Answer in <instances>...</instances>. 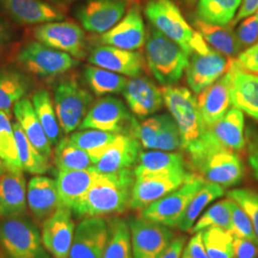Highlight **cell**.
<instances>
[{
  "label": "cell",
  "mask_w": 258,
  "mask_h": 258,
  "mask_svg": "<svg viewBox=\"0 0 258 258\" xmlns=\"http://www.w3.org/2000/svg\"><path fill=\"white\" fill-rule=\"evenodd\" d=\"M134 183L135 174L130 168L114 173H100L88 191L75 204L72 212L79 218L125 212L130 208Z\"/></svg>",
  "instance_id": "obj_1"
},
{
  "label": "cell",
  "mask_w": 258,
  "mask_h": 258,
  "mask_svg": "<svg viewBox=\"0 0 258 258\" xmlns=\"http://www.w3.org/2000/svg\"><path fill=\"white\" fill-rule=\"evenodd\" d=\"M163 99L180 130L182 148L192 157L203 149L212 137L204 121L197 99L187 88L165 86Z\"/></svg>",
  "instance_id": "obj_2"
},
{
  "label": "cell",
  "mask_w": 258,
  "mask_h": 258,
  "mask_svg": "<svg viewBox=\"0 0 258 258\" xmlns=\"http://www.w3.org/2000/svg\"><path fill=\"white\" fill-rule=\"evenodd\" d=\"M146 54L152 74L165 86L178 83L189 63V55L153 26L149 28Z\"/></svg>",
  "instance_id": "obj_3"
},
{
  "label": "cell",
  "mask_w": 258,
  "mask_h": 258,
  "mask_svg": "<svg viewBox=\"0 0 258 258\" xmlns=\"http://www.w3.org/2000/svg\"><path fill=\"white\" fill-rule=\"evenodd\" d=\"M189 159L206 181L224 188L239 184L244 175V166L236 152L224 148L215 138Z\"/></svg>",
  "instance_id": "obj_4"
},
{
  "label": "cell",
  "mask_w": 258,
  "mask_h": 258,
  "mask_svg": "<svg viewBox=\"0 0 258 258\" xmlns=\"http://www.w3.org/2000/svg\"><path fill=\"white\" fill-rule=\"evenodd\" d=\"M0 246L8 258H52L36 222L26 215L1 219Z\"/></svg>",
  "instance_id": "obj_5"
},
{
  "label": "cell",
  "mask_w": 258,
  "mask_h": 258,
  "mask_svg": "<svg viewBox=\"0 0 258 258\" xmlns=\"http://www.w3.org/2000/svg\"><path fill=\"white\" fill-rule=\"evenodd\" d=\"M207 182L202 176L191 174L180 187L143 210L140 216L168 228L178 227L194 195Z\"/></svg>",
  "instance_id": "obj_6"
},
{
  "label": "cell",
  "mask_w": 258,
  "mask_h": 258,
  "mask_svg": "<svg viewBox=\"0 0 258 258\" xmlns=\"http://www.w3.org/2000/svg\"><path fill=\"white\" fill-rule=\"evenodd\" d=\"M54 101L60 127L65 134H68L80 127L91 108L93 97L76 80L67 79L55 86Z\"/></svg>",
  "instance_id": "obj_7"
},
{
  "label": "cell",
  "mask_w": 258,
  "mask_h": 258,
  "mask_svg": "<svg viewBox=\"0 0 258 258\" xmlns=\"http://www.w3.org/2000/svg\"><path fill=\"white\" fill-rule=\"evenodd\" d=\"M145 14L153 27L176 42L187 55H191L190 44L195 31L188 25L173 1L149 0Z\"/></svg>",
  "instance_id": "obj_8"
},
{
  "label": "cell",
  "mask_w": 258,
  "mask_h": 258,
  "mask_svg": "<svg viewBox=\"0 0 258 258\" xmlns=\"http://www.w3.org/2000/svg\"><path fill=\"white\" fill-rule=\"evenodd\" d=\"M138 123L120 99L108 96L93 104L79 128L98 129L134 136Z\"/></svg>",
  "instance_id": "obj_9"
},
{
  "label": "cell",
  "mask_w": 258,
  "mask_h": 258,
  "mask_svg": "<svg viewBox=\"0 0 258 258\" xmlns=\"http://www.w3.org/2000/svg\"><path fill=\"white\" fill-rule=\"evenodd\" d=\"M17 59L26 71L39 77L63 74L79 64V60L73 55L37 41H30L22 47Z\"/></svg>",
  "instance_id": "obj_10"
},
{
  "label": "cell",
  "mask_w": 258,
  "mask_h": 258,
  "mask_svg": "<svg viewBox=\"0 0 258 258\" xmlns=\"http://www.w3.org/2000/svg\"><path fill=\"white\" fill-rule=\"evenodd\" d=\"M134 258H158L174 239L168 227L142 216L127 220Z\"/></svg>",
  "instance_id": "obj_11"
},
{
  "label": "cell",
  "mask_w": 258,
  "mask_h": 258,
  "mask_svg": "<svg viewBox=\"0 0 258 258\" xmlns=\"http://www.w3.org/2000/svg\"><path fill=\"white\" fill-rule=\"evenodd\" d=\"M34 37L44 45L83 58L86 55L85 34L78 24L55 21L40 24L34 29Z\"/></svg>",
  "instance_id": "obj_12"
},
{
  "label": "cell",
  "mask_w": 258,
  "mask_h": 258,
  "mask_svg": "<svg viewBox=\"0 0 258 258\" xmlns=\"http://www.w3.org/2000/svg\"><path fill=\"white\" fill-rule=\"evenodd\" d=\"M191 174L185 170L135 178L130 208L142 212L157 200L180 187Z\"/></svg>",
  "instance_id": "obj_13"
},
{
  "label": "cell",
  "mask_w": 258,
  "mask_h": 258,
  "mask_svg": "<svg viewBox=\"0 0 258 258\" xmlns=\"http://www.w3.org/2000/svg\"><path fill=\"white\" fill-rule=\"evenodd\" d=\"M71 209L58 207L41 223V239L54 258H68L74 238L75 222Z\"/></svg>",
  "instance_id": "obj_14"
},
{
  "label": "cell",
  "mask_w": 258,
  "mask_h": 258,
  "mask_svg": "<svg viewBox=\"0 0 258 258\" xmlns=\"http://www.w3.org/2000/svg\"><path fill=\"white\" fill-rule=\"evenodd\" d=\"M128 5L129 0H86L76 16L85 30L103 34L120 22Z\"/></svg>",
  "instance_id": "obj_15"
},
{
  "label": "cell",
  "mask_w": 258,
  "mask_h": 258,
  "mask_svg": "<svg viewBox=\"0 0 258 258\" xmlns=\"http://www.w3.org/2000/svg\"><path fill=\"white\" fill-rule=\"evenodd\" d=\"M108 237L109 226L105 219L83 218L75 230L68 258H102Z\"/></svg>",
  "instance_id": "obj_16"
},
{
  "label": "cell",
  "mask_w": 258,
  "mask_h": 258,
  "mask_svg": "<svg viewBox=\"0 0 258 258\" xmlns=\"http://www.w3.org/2000/svg\"><path fill=\"white\" fill-rule=\"evenodd\" d=\"M231 60L212 49L206 54L191 53L185 69L187 84L194 92H202L229 70Z\"/></svg>",
  "instance_id": "obj_17"
},
{
  "label": "cell",
  "mask_w": 258,
  "mask_h": 258,
  "mask_svg": "<svg viewBox=\"0 0 258 258\" xmlns=\"http://www.w3.org/2000/svg\"><path fill=\"white\" fill-rule=\"evenodd\" d=\"M146 37V27L140 8L137 3H133L126 16L117 25L102 34L101 42L105 45L134 51L144 46Z\"/></svg>",
  "instance_id": "obj_18"
},
{
  "label": "cell",
  "mask_w": 258,
  "mask_h": 258,
  "mask_svg": "<svg viewBox=\"0 0 258 258\" xmlns=\"http://www.w3.org/2000/svg\"><path fill=\"white\" fill-rule=\"evenodd\" d=\"M0 7L19 24H43L65 18L62 10L44 0H0Z\"/></svg>",
  "instance_id": "obj_19"
},
{
  "label": "cell",
  "mask_w": 258,
  "mask_h": 258,
  "mask_svg": "<svg viewBox=\"0 0 258 258\" xmlns=\"http://www.w3.org/2000/svg\"><path fill=\"white\" fill-rule=\"evenodd\" d=\"M88 61L91 64L130 78H138L145 70V60L141 53L111 45L93 49L88 56Z\"/></svg>",
  "instance_id": "obj_20"
},
{
  "label": "cell",
  "mask_w": 258,
  "mask_h": 258,
  "mask_svg": "<svg viewBox=\"0 0 258 258\" xmlns=\"http://www.w3.org/2000/svg\"><path fill=\"white\" fill-rule=\"evenodd\" d=\"M231 104L258 121V76L244 70L237 59H231Z\"/></svg>",
  "instance_id": "obj_21"
},
{
  "label": "cell",
  "mask_w": 258,
  "mask_h": 258,
  "mask_svg": "<svg viewBox=\"0 0 258 258\" xmlns=\"http://www.w3.org/2000/svg\"><path fill=\"white\" fill-rule=\"evenodd\" d=\"M231 72L228 70L216 82L199 93L198 106L208 126H212L228 112L231 104Z\"/></svg>",
  "instance_id": "obj_22"
},
{
  "label": "cell",
  "mask_w": 258,
  "mask_h": 258,
  "mask_svg": "<svg viewBox=\"0 0 258 258\" xmlns=\"http://www.w3.org/2000/svg\"><path fill=\"white\" fill-rule=\"evenodd\" d=\"M27 206V187L22 171L8 169L0 175V219L24 216Z\"/></svg>",
  "instance_id": "obj_23"
},
{
  "label": "cell",
  "mask_w": 258,
  "mask_h": 258,
  "mask_svg": "<svg viewBox=\"0 0 258 258\" xmlns=\"http://www.w3.org/2000/svg\"><path fill=\"white\" fill-rule=\"evenodd\" d=\"M122 94L129 108L140 118L154 114L163 105L162 91L147 78L127 81Z\"/></svg>",
  "instance_id": "obj_24"
},
{
  "label": "cell",
  "mask_w": 258,
  "mask_h": 258,
  "mask_svg": "<svg viewBox=\"0 0 258 258\" xmlns=\"http://www.w3.org/2000/svg\"><path fill=\"white\" fill-rule=\"evenodd\" d=\"M140 147L134 136L118 134L95 167L101 173H114L131 168L138 162Z\"/></svg>",
  "instance_id": "obj_25"
},
{
  "label": "cell",
  "mask_w": 258,
  "mask_h": 258,
  "mask_svg": "<svg viewBox=\"0 0 258 258\" xmlns=\"http://www.w3.org/2000/svg\"><path fill=\"white\" fill-rule=\"evenodd\" d=\"M27 204L35 221L46 220L59 207L55 181L46 176L33 177L28 184Z\"/></svg>",
  "instance_id": "obj_26"
},
{
  "label": "cell",
  "mask_w": 258,
  "mask_h": 258,
  "mask_svg": "<svg viewBox=\"0 0 258 258\" xmlns=\"http://www.w3.org/2000/svg\"><path fill=\"white\" fill-rule=\"evenodd\" d=\"M101 172L95 166L82 170H58L55 184L59 207L71 209L91 187Z\"/></svg>",
  "instance_id": "obj_27"
},
{
  "label": "cell",
  "mask_w": 258,
  "mask_h": 258,
  "mask_svg": "<svg viewBox=\"0 0 258 258\" xmlns=\"http://www.w3.org/2000/svg\"><path fill=\"white\" fill-rule=\"evenodd\" d=\"M14 113L31 144L42 156L52 162V145L37 118L33 103L28 99H21L15 103Z\"/></svg>",
  "instance_id": "obj_28"
},
{
  "label": "cell",
  "mask_w": 258,
  "mask_h": 258,
  "mask_svg": "<svg viewBox=\"0 0 258 258\" xmlns=\"http://www.w3.org/2000/svg\"><path fill=\"white\" fill-rule=\"evenodd\" d=\"M209 127L214 138L224 148L236 152L243 150L246 147L244 114L238 108L233 107L229 109L220 120Z\"/></svg>",
  "instance_id": "obj_29"
},
{
  "label": "cell",
  "mask_w": 258,
  "mask_h": 258,
  "mask_svg": "<svg viewBox=\"0 0 258 258\" xmlns=\"http://www.w3.org/2000/svg\"><path fill=\"white\" fill-rule=\"evenodd\" d=\"M137 163L134 168L135 178L185 171L184 157L176 152L141 151Z\"/></svg>",
  "instance_id": "obj_30"
},
{
  "label": "cell",
  "mask_w": 258,
  "mask_h": 258,
  "mask_svg": "<svg viewBox=\"0 0 258 258\" xmlns=\"http://www.w3.org/2000/svg\"><path fill=\"white\" fill-rule=\"evenodd\" d=\"M194 26L197 32L202 35L206 41L223 55L234 56L238 55L242 49L236 35L233 32V27L230 24L218 26L204 22L196 18L194 19Z\"/></svg>",
  "instance_id": "obj_31"
},
{
  "label": "cell",
  "mask_w": 258,
  "mask_h": 258,
  "mask_svg": "<svg viewBox=\"0 0 258 258\" xmlns=\"http://www.w3.org/2000/svg\"><path fill=\"white\" fill-rule=\"evenodd\" d=\"M31 89V81L26 75L14 69L0 71V111L11 114L14 103L20 101Z\"/></svg>",
  "instance_id": "obj_32"
},
{
  "label": "cell",
  "mask_w": 258,
  "mask_h": 258,
  "mask_svg": "<svg viewBox=\"0 0 258 258\" xmlns=\"http://www.w3.org/2000/svg\"><path fill=\"white\" fill-rule=\"evenodd\" d=\"M13 129L22 169L32 174L46 173L51 167V162L31 144L19 121L13 123Z\"/></svg>",
  "instance_id": "obj_33"
},
{
  "label": "cell",
  "mask_w": 258,
  "mask_h": 258,
  "mask_svg": "<svg viewBox=\"0 0 258 258\" xmlns=\"http://www.w3.org/2000/svg\"><path fill=\"white\" fill-rule=\"evenodd\" d=\"M241 3L242 0H199L196 8L197 19L213 25H229Z\"/></svg>",
  "instance_id": "obj_34"
},
{
  "label": "cell",
  "mask_w": 258,
  "mask_h": 258,
  "mask_svg": "<svg viewBox=\"0 0 258 258\" xmlns=\"http://www.w3.org/2000/svg\"><path fill=\"white\" fill-rule=\"evenodd\" d=\"M32 100L37 118L46 133L50 144L56 146L62 139V132L50 94L47 90L41 89L33 95Z\"/></svg>",
  "instance_id": "obj_35"
},
{
  "label": "cell",
  "mask_w": 258,
  "mask_h": 258,
  "mask_svg": "<svg viewBox=\"0 0 258 258\" xmlns=\"http://www.w3.org/2000/svg\"><path fill=\"white\" fill-rule=\"evenodd\" d=\"M85 82L97 96L123 91L127 79L112 71L96 66H86L83 71Z\"/></svg>",
  "instance_id": "obj_36"
},
{
  "label": "cell",
  "mask_w": 258,
  "mask_h": 258,
  "mask_svg": "<svg viewBox=\"0 0 258 258\" xmlns=\"http://www.w3.org/2000/svg\"><path fill=\"white\" fill-rule=\"evenodd\" d=\"M224 194L225 188L222 187L221 185L207 182L200 188V190L194 195L178 228L181 231L189 232L204 210Z\"/></svg>",
  "instance_id": "obj_37"
},
{
  "label": "cell",
  "mask_w": 258,
  "mask_h": 258,
  "mask_svg": "<svg viewBox=\"0 0 258 258\" xmlns=\"http://www.w3.org/2000/svg\"><path fill=\"white\" fill-rule=\"evenodd\" d=\"M117 135L118 134L98 129H89L76 132L69 139L75 146L86 151L91 158L93 164L96 165Z\"/></svg>",
  "instance_id": "obj_38"
},
{
  "label": "cell",
  "mask_w": 258,
  "mask_h": 258,
  "mask_svg": "<svg viewBox=\"0 0 258 258\" xmlns=\"http://www.w3.org/2000/svg\"><path fill=\"white\" fill-rule=\"evenodd\" d=\"M108 226L109 237L102 258H134L127 221L115 217Z\"/></svg>",
  "instance_id": "obj_39"
},
{
  "label": "cell",
  "mask_w": 258,
  "mask_h": 258,
  "mask_svg": "<svg viewBox=\"0 0 258 258\" xmlns=\"http://www.w3.org/2000/svg\"><path fill=\"white\" fill-rule=\"evenodd\" d=\"M54 159L58 170H82L94 165L89 154L75 146L68 137L61 139L56 145Z\"/></svg>",
  "instance_id": "obj_40"
},
{
  "label": "cell",
  "mask_w": 258,
  "mask_h": 258,
  "mask_svg": "<svg viewBox=\"0 0 258 258\" xmlns=\"http://www.w3.org/2000/svg\"><path fill=\"white\" fill-rule=\"evenodd\" d=\"M231 200L230 198L221 200L212 205L195 222L189 233L194 234L200 231L211 228H221L231 231Z\"/></svg>",
  "instance_id": "obj_41"
},
{
  "label": "cell",
  "mask_w": 258,
  "mask_h": 258,
  "mask_svg": "<svg viewBox=\"0 0 258 258\" xmlns=\"http://www.w3.org/2000/svg\"><path fill=\"white\" fill-rule=\"evenodd\" d=\"M10 117L9 113L0 111V158L4 161L9 170L20 172L23 169L19 161L14 129Z\"/></svg>",
  "instance_id": "obj_42"
},
{
  "label": "cell",
  "mask_w": 258,
  "mask_h": 258,
  "mask_svg": "<svg viewBox=\"0 0 258 258\" xmlns=\"http://www.w3.org/2000/svg\"><path fill=\"white\" fill-rule=\"evenodd\" d=\"M203 240L210 258H234L233 235L221 228L207 229Z\"/></svg>",
  "instance_id": "obj_43"
},
{
  "label": "cell",
  "mask_w": 258,
  "mask_h": 258,
  "mask_svg": "<svg viewBox=\"0 0 258 258\" xmlns=\"http://www.w3.org/2000/svg\"><path fill=\"white\" fill-rule=\"evenodd\" d=\"M182 148V138L175 120L163 114V122L157 136L155 148L162 151H173Z\"/></svg>",
  "instance_id": "obj_44"
},
{
  "label": "cell",
  "mask_w": 258,
  "mask_h": 258,
  "mask_svg": "<svg viewBox=\"0 0 258 258\" xmlns=\"http://www.w3.org/2000/svg\"><path fill=\"white\" fill-rule=\"evenodd\" d=\"M227 197L238 204L249 216L258 240V194L249 188H238L228 191Z\"/></svg>",
  "instance_id": "obj_45"
},
{
  "label": "cell",
  "mask_w": 258,
  "mask_h": 258,
  "mask_svg": "<svg viewBox=\"0 0 258 258\" xmlns=\"http://www.w3.org/2000/svg\"><path fill=\"white\" fill-rule=\"evenodd\" d=\"M231 234L233 237H240L246 239L252 240L257 242L258 240L253 226L249 220V216L244 212L239 205L231 200Z\"/></svg>",
  "instance_id": "obj_46"
},
{
  "label": "cell",
  "mask_w": 258,
  "mask_h": 258,
  "mask_svg": "<svg viewBox=\"0 0 258 258\" xmlns=\"http://www.w3.org/2000/svg\"><path fill=\"white\" fill-rule=\"evenodd\" d=\"M163 115L149 118L138 123L134 132V137L137 139L140 145L146 149H154L157 136L162 126Z\"/></svg>",
  "instance_id": "obj_47"
},
{
  "label": "cell",
  "mask_w": 258,
  "mask_h": 258,
  "mask_svg": "<svg viewBox=\"0 0 258 258\" xmlns=\"http://www.w3.org/2000/svg\"><path fill=\"white\" fill-rule=\"evenodd\" d=\"M236 37L240 46L243 48L253 45L258 39V13L247 18L236 30Z\"/></svg>",
  "instance_id": "obj_48"
},
{
  "label": "cell",
  "mask_w": 258,
  "mask_h": 258,
  "mask_svg": "<svg viewBox=\"0 0 258 258\" xmlns=\"http://www.w3.org/2000/svg\"><path fill=\"white\" fill-rule=\"evenodd\" d=\"M246 146L249 166L258 180V130L252 125L246 130Z\"/></svg>",
  "instance_id": "obj_49"
},
{
  "label": "cell",
  "mask_w": 258,
  "mask_h": 258,
  "mask_svg": "<svg viewBox=\"0 0 258 258\" xmlns=\"http://www.w3.org/2000/svg\"><path fill=\"white\" fill-rule=\"evenodd\" d=\"M234 258H257L258 243L252 240L233 237Z\"/></svg>",
  "instance_id": "obj_50"
},
{
  "label": "cell",
  "mask_w": 258,
  "mask_h": 258,
  "mask_svg": "<svg viewBox=\"0 0 258 258\" xmlns=\"http://www.w3.org/2000/svg\"><path fill=\"white\" fill-rule=\"evenodd\" d=\"M203 232L204 231H200L194 233L184 248L183 254L191 258H210L204 244Z\"/></svg>",
  "instance_id": "obj_51"
},
{
  "label": "cell",
  "mask_w": 258,
  "mask_h": 258,
  "mask_svg": "<svg viewBox=\"0 0 258 258\" xmlns=\"http://www.w3.org/2000/svg\"><path fill=\"white\" fill-rule=\"evenodd\" d=\"M237 61L244 70L258 73V42L240 53Z\"/></svg>",
  "instance_id": "obj_52"
},
{
  "label": "cell",
  "mask_w": 258,
  "mask_h": 258,
  "mask_svg": "<svg viewBox=\"0 0 258 258\" xmlns=\"http://www.w3.org/2000/svg\"><path fill=\"white\" fill-rule=\"evenodd\" d=\"M185 240L184 236L174 238L158 258H182Z\"/></svg>",
  "instance_id": "obj_53"
},
{
  "label": "cell",
  "mask_w": 258,
  "mask_h": 258,
  "mask_svg": "<svg viewBox=\"0 0 258 258\" xmlns=\"http://www.w3.org/2000/svg\"><path fill=\"white\" fill-rule=\"evenodd\" d=\"M258 10V0H243L241 8L238 11V14L236 17L232 19L231 22V26H235L240 20L247 19L249 16H252L254 13H256Z\"/></svg>",
  "instance_id": "obj_54"
},
{
  "label": "cell",
  "mask_w": 258,
  "mask_h": 258,
  "mask_svg": "<svg viewBox=\"0 0 258 258\" xmlns=\"http://www.w3.org/2000/svg\"><path fill=\"white\" fill-rule=\"evenodd\" d=\"M15 36L14 30L6 19L0 17V54L12 42Z\"/></svg>",
  "instance_id": "obj_55"
},
{
  "label": "cell",
  "mask_w": 258,
  "mask_h": 258,
  "mask_svg": "<svg viewBox=\"0 0 258 258\" xmlns=\"http://www.w3.org/2000/svg\"><path fill=\"white\" fill-rule=\"evenodd\" d=\"M46 2H49L51 4H54V5H62V4H67V3H70L74 0H44Z\"/></svg>",
  "instance_id": "obj_56"
},
{
  "label": "cell",
  "mask_w": 258,
  "mask_h": 258,
  "mask_svg": "<svg viewBox=\"0 0 258 258\" xmlns=\"http://www.w3.org/2000/svg\"><path fill=\"white\" fill-rule=\"evenodd\" d=\"M8 170V167L6 166V164L4 163V161L0 158V175L3 174L4 172H6Z\"/></svg>",
  "instance_id": "obj_57"
},
{
  "label": "cell",
  "mask_w": 258,
  "mask_h": 258,
  "mask_svg": "<svg viewBox=\"0 0 258 258\" xmlns=\"http://www.w3.org/2000/svg\"><path fill=\"white\" fill-rule=\"evenodd\" d=\"M184 5L187 6V7H191L195 5V3L198 1V0H180Z\"/></svg>",
  "instance_id": "obj_58"
},
{
  "label": "cell",
  "mask_w": 258,
  "mask_h": 258,
  "mask_svg": "<svg viewBox=\"0 0 258 258\" xmlns=\"http://www.w3.org/2000/svg\"><path fill=\"white\" fill-rule=\"evenodd\" d=\"M182 258H191V257H189V256H187V255H184V254H183V255H182Z\"/></svg>",
  "instance_id": "obj_59"
},
{
  "label": "cell",
  "mask_w": 258,
  "mask_h": 258,
  "mask_svg": "<svg viewBox=\"0 0 258 258\" xmlns=\"http://www.w3.org/2000/svg\"><path fill=\"white\" fill-rule=\"evenodd\" d=\"M257 13H258V10H257Z\"/></svg>",
  "instance_id": "obj_60"
},
{
  "label": "cell",
  "mask_w": 258,
  "mask_h": 258,
  "mask_svg": "<svg viewBox=\"0 0 258 258\" xmlns=\"http://www.w3.org/2000/svg\"><path fill=\"white\" fill-rule=\"evenodd\" d=\"M257 258H258V256H257Z\"/></svg>",
  "instance_id": "obj_61"
}]
</instances>
